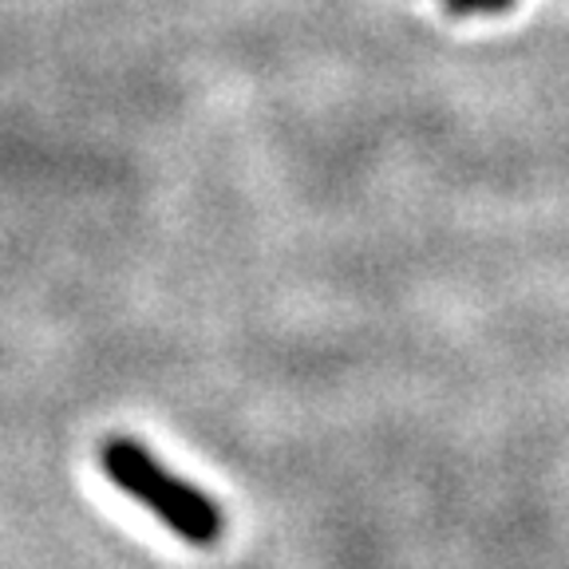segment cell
<instances>
[{
    "mask_svg": "<svg viewBox=\"0 0 569 569\" xmlns=\"http://www.w3.org/2000/svg\"><path fill=\"white\" fill-rule=\"evenodd\" d=\"M99 467L111 479V487H119L139 507L151 510L182 542L198 546V550H210V546L222 542L226 533L222 507L202 487L178 479L167 462L154 459L139 439L107 436L103 447H99Z\"/></svg>",
    "mask_w": 569,
    "mask_h": 569,
    "instance_id": "6da1fadb",
    "label": "cell"
},
{
    "mask_svg": "<svg viewBox=\"0 0 569 569\" xmlns=\"http://www.w3.org/2000/svg\"><path fill=\"white\" fill-rule=\"evenodd\" d=\"M447 12H455V17H471V12H479L482 0H443Z\"/></svg>",
    "mask_w": 569,
    "mask_h": 569,
    "instance_id": "7a4b0ae2",
    "label": "cell"
}]
</instances>
